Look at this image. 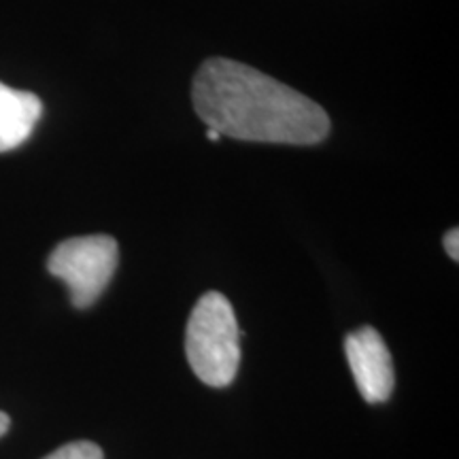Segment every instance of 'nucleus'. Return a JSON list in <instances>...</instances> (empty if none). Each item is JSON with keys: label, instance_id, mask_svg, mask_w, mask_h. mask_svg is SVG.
Masks as SVG:
<instances>
[{"label": "nucleus", "instance_id": "1", "mask_svg": "<svg viewBox=\"0 0 459 459\" xmlns=\"http://www.w3.org/2000/svg\"><path fill=\"white\" fill-rule=\"evenodd\" d=\"M192 94L198 117L230 139L315 145L330 132L324 107L228 57H211L200 66Z\"/></svg>", "mask_w": 459, "mask_h": 459}, {"label": "nucleus", "instance_id": "2", "mask_svg": "<svg viewBox=\"0 0 459 459\" xmlns=\"http://www.w3.org/2000/svg\"><path fill=\"white\" fill-rule=\"evenodd\" d=\"M186 355L209 387H228L240 366V330L230 300L209 291L194 307L186 330Z\"/></svg>", "mask_w": 459, "mask_h": 459}, {"label": "nucleus", "instance_id": "3", "mask_svg": "<svg viewBox=\"0 0 459 459\" xmlns=\"http://www.w3.org/2000/svg\"><path fill=\"white\" fill-rule=\"evenodd\" d=\"M117 262V240L107 234H91L57 245L48 260V271L65 281L73 307L88 308L111 283Z\"/></svg>", "mask_w": 459, "mask_h": 459}, {"label": "nucleus", "instance_id": "4", "mask_svg": "<svg viewBox=\"0 0 459 459\" xmlns=\"http://www.w3.org/2000/svg\"><path fill=\"white\" fill-rule=\"evenodd\" d=\"M344 353L361 398L368 404L387 402L394 392L395 375L392 353L383 336L370 325H364L344 338Z\"/></svg>", "mask_w": 459, "mask_h": 459}, {"label": "nucleus", "instance_id": "5", "mask_svg": "<svg viewBox=\"0 0 459 459\" xmlns=\"http://www.w3.org/2000/svg\"><path fill=\"white\" fill-rule=\"evenodd\" d=\"M41 115L43 102L37 94L0 83V153L30 139Z\"/></svg>", "mask_w": 459, "mask_h": 459}, {"label": "nucleus", "instance_id": "6", "mask_svg": "<svg viewBox=\"0 0 459 459\" xmlns=\"http://www.w3.org/2000/svg\"><path fill=\"white\" fill-rule=\"evenodd\" d=\"M43 459H105V453L99 445L90 443V440H74V443L60 446V449L49 453Z\"/></svg>", "mask_w": 459, "mask_h": 459}, {"label": "nucleus", "instance_id": "7", "mask_svg": "<svg viewBox=\"0 0 459 459\" xmlns=\"http://www.w3.org/2000/svg\"><path fill=\"white\" fill-rule=\"evenodd\" d=\"M445 251L446 255L451 257V260H459V232L457 228L449 230V232L445 234Z\"/></svg>", "mask_w": 459, "mask_h": 459}, {"label": "nucleus", "instance_id": "8", "mask_svg": "<svg viewBox=\"0 0 459 459\" xmlns=\"http://www.w3.org/2000/svg\"><path fill=\"white\" fill-rule=\"evenodd\" d=\"M9 426H11L9 415H7V412L0 411V436H4V434L9 432Z\"/></svg>", "mask_w": 459, "mask_h": 459}, {"label": "nucleus", "instance_id": "9", "mask_svg": "<svg viewBox=\"0 0 459 459\" xmlns=\"http://www.w3.org/2000/svg\"><path fill=\"white\" fill-rule=\"evenodd\" d=\"M206 139H209V141H220L221 134H220V132H217V130H211V128H209V132H206Z\"/></svg>", "mask_w": 459, "mask_h": 459}]
</instances>
